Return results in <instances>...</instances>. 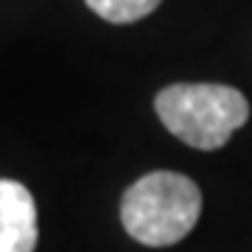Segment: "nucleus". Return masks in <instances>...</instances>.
<instances>
[{"label":"nucleus","mask_w":252,"mask_h":252,"mask_svg":"<svg viewBox=\"0 0 252 252\" xmlns=\"http://www.w3.org/2000/svg\"><path fill=\"white\" fill-rule=\"evenodd\" d=\"M202 193L185 174L152 171L124 193L121 221L146 247H171L196 227Z\"/></svg>","instance_id":"f257e3e1"},{"label":"nucleus","mask_w":252,"mask_h":252,"mask_svg":"<svg viewBox=\"0 0 252 252\" xmlns=\"http://www.w3.org/2000/svg\"><path fill=\"white\" fill-rule=\"evenodd\" d=\"M84 3L107 23H135L160 6V0H84Z\"/></svg>","instance_id":"20e7f679"},{"label":"nucleus","mask_w":252,"mask_h":252,"mask_svg":"<svg viewBox=\"0 0 252 252\" xmlns=\"http://www.w3.org/2000/svg\"><path fill=\"white\" fill-rule=\"evenodd\" d=\"M154 109L174 137L202 152L221 149L250 118L244 93L227 84H171Z\"/></svg>","instance_id":"f03ea898"},{"label":"nucleus","mask_w":252,"mask_h":252,"mask_svg":"<svg viewBox=\"0 0 252 252\" xmlns=\"http://www.w3.org/2000/svg\"><path fill=\"white\" fill-rule=\"evenodd\" d=\"M36 205L31 190L17 180H0V252L36 250Z\"/></svg>","instance_id":"7ed1b4c3"}]
</instances>
